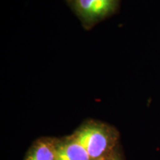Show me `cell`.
<instances>
[{
	"label": "cell",
	"instance_id": "obj_3",
	"mask_svg": "<svg viewBox=\"0 0 160 160\" xmlns=\"http://www.w3.org/2000/svg\"><path fill=\"white\" fill-rule=\"evenodd\" d=\"M58 138L43 137L35 140L24 160H56Z\"/></svg>",
	"mask_w": 160,
	"mask_h": 160
},
{
	"label": "cell",
	"instance_id": "obj_2",
	"mask_svg": "<svg viewBox=\"0 0 160 160\" xmlns=\"http://www.w3.org/2000/svg\"><path fill=\"white\" fill-rule=\"evenodd\" d=\"M120 0H72L73 10L85 27H92L114 13Z\"/></svg>",
	"mask_w": 160,
	"mask_h": 160
},
{
	"label": "cell",
	"instance_id": "obj_5",
	"mask_svg": "<svg viewBox=\"0 0 160 160\" xmlns=\"http://www.w3.org/2000/svg\"><path fill=\"white\" fill-rule=\"evenodd\" d=\"M102 160H125L123 158V156L120 151L119 148L118 147L113 151L112 153H110L108 156L104 158Z\"/></svg>",
	"mask_w": 160,
	"mask_h": 160
},
{
	"label": "cell",
	"instance_id": "obj_1",
	"mask_svg": "<svg viewBox=\"0 0 160 160\" xmlns=\"http://www.w3.org/2000/svg\"><path fill=\"white\" fill-rule=\"evenodd\" d=\"M72 136L85 148L92 160H102L119 147L117 129L98 120L85 121Z\"/></svg>",
	"mask_w": 160,
	"mask_h": 160
},
{
	"label": "cell",
	"instance_id": "obj_4",
	"mask_svg": "<svg viewBox=\"0 0 160 160\" xmlns=\"http://www.w3.org/2000/svg\"><path fill=\"white\" fill-rule=\"evenodd\" d=\"M56 160H92L85 148L72 134L58 138Z\"/></svg>",
	"mask_w": 160,
	"mask_h": 160
}]
</instances>
